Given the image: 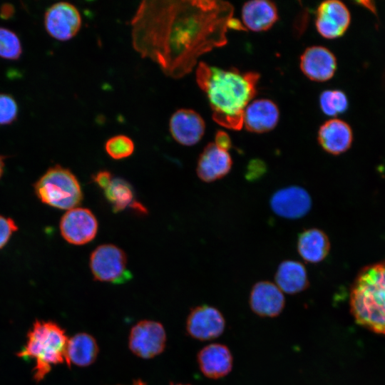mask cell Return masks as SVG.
<instances>
[{"mask_svg":"<svg viewBox=\"0 0 385 385\" xmlns=\"http://www.w3.org/2000/svg\"><path fill=\"white\" fill-rule=\"evenodd\" d=\"M233 11L222 1H143L130 21L133 47L166 76L183 78L200 56L227 43Z\"/></svg>","mask_w":385,"mask_h":385,"instance_id":"obj_1","label":"cell"},{"mask_svg":"<svg viewBox=\"0 0 385 385\" xmlns=\"http://www.w3.org/2000/svg\"><path fill=\"white\" fill-rule=\"evenodd\" d=\"M259 79L256 72L222 69L203 62L196 69L197 83L208 99L213 120L236 130L243 126L244 112L257 93Z\"/></svg>","mask_w":385,"mask_h":385,"instance_id":"obj_2","label":"cell"},{"mask_svg":"<svg viewBox=\"0 0 385 385\" xmlns=\"http://www.w3.org/2000/svg\"><path fill=\"white\" fill-rule=\"evenodd\" d=\"M349 304L359 325L385 334V261L359 272L351 288Z\"/></svg>","mask_w":385,"mask_h":385,"instance_id":"obj_3","label":"cell"},{"mask_svg":"<svg viewBox=\"0 0 385 385\" xmlns=\"http://www.w3.org/2000/svg\"><path fill=\"white\" fill-rule=\"evenodd\" d=\"M26 338L25 346L17 356L35 361L34 378L36 381H41L53 366L66 363L68 337L57 323L36 319Z\"/></svg>","mask_w":385,"mask_h":385,"instance_id":"obj_4","label":"cell"},{"mask_svg":"<svg viewBox=\"0 0 385 385\" xmlns=\"http://www.w3.org/2000/svg\"><path fill=\"white\" fill-rule=\"evenodd\" d=\"M39 200L60 210L76 207L83 200V192L76 175L59 165L49 168L34 184Z\"/></svg>","mask_w":385,"mask_h":385,"instance_id":"obj_5","label":"cell"},{"mask_svg":"<svg viewBox=\"0 0 385 385\" xmlns=\"http://www.w3.org/2000/svg\"><path fill=\"white\" fill-rule=\"evenodd\" d=\"M125 252L111 244L101 245L91 254L89 265L94 279L113 284L130 280L131 273L127 269Z\"/></svg>","mask_w":385,"mask_h":385,"instance_id":"obj_6","label":"cell"},{"mask_svg":"<svg viewBox=\"0 0 385 385\" xmlns=\"http://www.w3.org/2000/svg\"><path fill=\"white\" fill-rule=\"evenodd\" d=\"M166 341V332L160 322L144 319L131 328L128 336V347L135 356L149 359L164 351Z\"/></svg>","mask_w":385,"mask_h":385,"instance_id":"obj_7","label":"cell"},{"mask_svg":"<svg viewBox=\"0 0 385 385\" xmlns=\"http://www.w3.org/2000/svg\"><path fill=\"white\" fill-rule=\"evenodd\" d=\"M59 227L66 242L71 245H82L95 238L98 232V221L89 209L76 207L63 214Z\"/></svg>","mask_w":385,"mask_h":385,"instance_id":"obj_8","label":"cell"},{"mask_svg":"<svg viewBox=\"0 0 385 385\" xmlns=\"http://www.w3.org/2000/svg\"><path fill=\"white\" fill-rule=\"evenodd\" d=\"M44 26L46 32L53 38L67 41L78 32L81 17L75 6L60 1L51 5L45 12Z\"/></svg>","mask_w":385,"mask_h":385,"instance_id":"obj_9","label":"cell"},{"mask_svg":"<svg viewBox=\"0 0 385 385\" xmlns=\"http://www.w3.org/2000/svg\"><path fill=\"white\" fill-rule=\"evenodd\" d=\"M225 328V319L215 307L207 304L192 309L187 317L185 329L188 335L200 341L219 337Z\"/></svg>","mask_w":385,"mask_h":385,"instance_id":"obj_10","label":"cell"},{"mask_svg":"<svg viewBox=\"0 0 385 385\" xmlns=\"http://www.w3.org/2000/svg\"><path fill=\"white\" fill-rule=\"evenodd\" d=\"M350 20L348 8L340 1H323L316 11V29L322 36L327 39L342 36L348 29Z\"/></svg>","mask_w":385,"mask_h":385,"instance_id":"obj_11","label":"cell"},{"mask_svg":"<svg viewBox=\"0 0 385 385\" xmlns=\"http://www.w3.org/2000/svg\"><path fill=\"white\" fill-rule=\"evenodd\" d=\"M270 207L278 216L296 220L305 216L312 207V198L303 188L292 185L278 190L271 197Z\"/></svg>","mask_w":385,"mask_h":385,"instance_id":"obj_12","label":"cell"},{"mask_svg":"<svg viewBox=\"0 0 385 385\" xmlns=\"http://www.w3.org/2000/svg\"><path fill=\"white\" fill-rule=\"evenodd\" d=\"M299 67L311 81L324 82L333 77L337 69L334 53L322 46L307 48L300 56Z\"/></svg>","mask_w":385,"mask_h":385,"instance_id":"obj_13","label":"cell"},{"mask_svg":"<svg viewBox=\"0 0 385 385\" xmlns=\"http://www.w3.org/2000/svg\"><path fill=\"white\" fill-rule=\"evenodd\" d=\"M249 304L252 311L257 315L275 317L284 309L285 299L275 284L270 281H260L251 289Z\"/></svg>","mask_w":385,"mask_h":385,"instance_id":"obj_14","label":"cell"},{"mask_svg":"<svg viewBox=\"0 0 385 385\" xmlns=\"http://www.w3.org/2000/svg\"><path fill=\"white\" fill-rule=\"evenodd\" d=\"M170 131L180 144L190 146L197 143L202 138L205 123L201 115L192 109L181 108L170 118Z\"/></svg>","mask_w":385,"mask_h":385,"instance_id":"obj_15","label":"cell"},{"mask_svg":"<svg viewBox=\"0 0 385 385\" xmlns=\"http://www.w3.org/2000/svg\"><path fill=\"white\" fill-rule=\"evenodd\" d=\"M232 165V160L228 151L210 143L200 154L196 172L201 180L212 183L227 175Z\"/></svg>","mask_w":385,"mask_h":385,"instance_id":"obj_16","label":"cell"},{"mask_svg":"<svg viewBox=\"0 0 385 385\" xmlns=\"http://www.w3.org/2000/svg\"><path fill=\"white\" fill-rule=\"evenodd\" d=\"M197 361L204 376L212 379H219L231 371L233 357L227 346L212 343L199 351Z\"/></svg>","mask_w":385,"mask_h":385,"instance_id":"obj_17","label":"cell"},{"mask_svg":"<svg viewBox=\"0 0 385 385\" xmlns=\"http://www.w3.org/2000/svg\"><path fill=\"white\" fill-rule=\"evenodd\" d=\"M279 118L277 104L270 99L260 98L252 101L245 108L243 125L249 132L264 133L273 130Z\"/></svg>","mask_w":385,"mask_h":385,"instance_id":"obj_18","label":"cell"},{"mask_svg":"<svg viewBox=\"0 0 385 385\" xmlns=\"http://www.w3.org/2000/svg\"><path fill=\"white\" fill-rule=\"evenodd\" d=\"M318 143L327 153L337 155L346 152L353 140L351 127L345 121L333 118L325 121L319 128Z\"/></svg>","mask_w":385,"mask_h":385,"instance_id":"obj_19","label":"cell"},{"mask_svg":"<svg viewBox=\"0 0 385 385\" xmlns=\"http://www.w3.org/2000/svg\"><path fill=\"white\" fill-rule=\"evenodd\" d=\"M278 19L276 5L267 0L247 1L242 8V20L245 29L260 32L270 29Z\"/></svg>","mask_w":385,"mask_h":385,"instance_id":"obj_20","label":"cell"},{"mask_svg":"<svg viewBox=\"0 0 385 385\" xmlns=\"http://www.w3.org/2000/svg\"><path fill=\"white\" fill-rule=\"evenodd\" d=\"M330 246L327 235L319 228L305 229L297 237V252L309 263L317 264L323 261L330 251Z\"/></svg>","mask_w":385,"mask_h":385,"instance_id":"obj_21","label":"cell"},{"mask_svg":"<svg viewBox=\"0 0 385 385\" xmlns=\"http://www.w3.org/2000/svg\"><path fill=\"white\" fill-rule=\"evenodd\" d=\"M99 346L88 333L79 332L68 338L66 350V364L71 366L86 367L93 364L98 355Z\"/></svg>","mask_w":385,"mask_h":385,"instance_id":"obj_22","label":"cell"},{"mask_svg":"<svg viewBox=\"0 0 385 385\" xmlns=\"http://www.w3.org/2000/svg\"><path fill=\"white\" fill-rule=\"evenodd\" d=\"M275 284L289 294L307 289L309 286L307 272L302 263L292 260L282 261L274 274Z\"/></svg>","mask_w":385,"mask_h":385,"instance_id":"obj_23","label":"cell"},{"mask_svg":"<svg viewBox=\"0 0 385 385\" xmlns=\"http://www.w3.org/2000/svg\"><path fill=\"white\" fill-rule=\"evenodd\" d=\"M105 196L113 212H120L133 203L134 191L130 183L123 178H113L105 189Z\"/></svg>","mask_w":385,"mask_h":385,"instance_id":"obj_24","label":"cell"},{"mask_svg":"<svg viewBox=\"0 0 385 385\" xmlns=\"http://www.w3.org/2000/svg\"><path fill=\"white\" fill-rule=\"evenodd\" d=\"M319 106L325 115L335 116L347 110V97L339 90H325L319 96Z\"/></svg>","mask_w":385,"mask_h":385,"instance_id":"obj_25","label":"cell"},{"mask_svg":"<svg viewBox=\"0 0 385 385\" xmlns=\"http://www.w3.org/2000/svg\"><path fill=\"white\" fill-rule=\"evenodd\" d=\"M21 53V43L16 34L7 28L0 27V57L17 60Z\"/></svg>","mask_w":385,"mask_h":385,"instance_id":"obj_26","label":"cell"},{"mask_svg":"<svg viewBox=\"0 0 385 385\" xmlns=\"http://www.w3.org/2000/svg\"><path fill=\"white\" fill-rule=\"evenodd\" d=\"M134 143L128 136L118 135L109 138L105 145L108 155L115 160L129 157L134 151Z\"/></svg>","mask_w":385,"mask_h":385,"instance_id":"obj_27","label":"cell"},{"mask_svg":"<svg viewBox=\"0 0 385 385\" xmlns=\"http://www.w3.org/2000/svg\"><path fill=\"white\" fill-rule=\"evenodd\" d=\"M19 108L14 98L8 93H0V125H10L18 117Z\"/></svg>","mask_w":385,"mask_h":385,"instance_id":"obj_28","label":"cell"},{"mask_svg":"<svg viewBox=\"0 0 385 385\" xmlns=\"http://www.w3.org/2000/svg\"><path fill=\"white\" fill-rule=\"evenodd\" d=\"M17 230L18 226L11 218L0 215V250L7 244Z\"/></svg>","mask_w":385,"mask_h":385,"instance_id":"obj_29","label":"cell"},{"mask_svg":"<svg viewBox=\"0 0 385 385\" xmlns=\"http://www.w3.org/2000/svg\"><path fill=\"white\" fill-rule=\"evenodd\" d=\"M111 173L108 170H101L93 176V180L98 187L106 189L113 180Z\"/></svg>","mask_w":385,"mask_h":385,"instance_id":"obj_30","label":"cell"},{"mask_svg":"<svg viewBox=\"0 0 385 385\" xmlns=\"http://www.w3.org/2000/svg\"><path fill=\"white\" fill-rule=\"evenodd\" d=\"M215 144L220 149L226 151H228L232 147V141L229 135L223 130H218L216 133Z\"/></svg>","mask_w":385,"mask_h":385,"instance_id":"obj_31","label":"cell"},{"mask_svg":"<svg viewBox=\"0 0 385 385\" xmlns=\"http://www.w3.org/2000/svg\"><path fill=\"white\" fill-rule=\"evenodd\" d=\"M15 13L14 6L9 3H4L0 6V18L4 20L11 19Z\"/></svg>","mask_w":385,"mask_h":385,"instance_id":"obj_32","label":"cell"},{"mask_svg":"<svg viewBox=\"0 0 385 385\" xmlns=\"http://www.w3.org/2000/svg\"><path fill=\"white\" fill-rule=\"evenodd\" d=\"M4 158L5 157L0 155V178H1L4 171Z\"/></svg>","mask_w":385,"mask_h":385,"instance_id":"obj_33","label":"cell"},{"mask_svg":"<svg viewBox=\"0 0 385 385\" xmlns=\"http://www.w3.org/2000/svg\"><path fill=\"white\" fill-rule=\"evenodd\" d=\"M132 385H146L145 382H143V381L141 380H136L135 381Z\"/></svg>","mask_w":385,"mask_h":385,"instance_id":"obj_34","label":"cell"},{"mask_svg":"<svg viewBox=\"0 0 385 385\" xmlns=\"http://www.w3.org/2000/svg\"><path fill=\"white\" fill-rule=\"evenodd\" d=\"M170 385H190V384H173V383H170Z\"/></svg>","mask_w":385,"mask_h":385,"instance_id":"obj_35","label":"cell"}]
</instances>
